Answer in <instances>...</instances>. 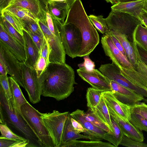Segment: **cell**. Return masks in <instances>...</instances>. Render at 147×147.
<instances>
[{
	"label": "cell",
	"instance_id": "cell-54",
	"mask_svg": "<svg viewBox=\"0 0 147 147\" xmlns=\"http://www.w3.org/2000/svg\"><path fill=\"white\" fill-rule=\"evenodd\" d=\"M77 0H67V3L68 4L70 8L74 3Z\"/></svg>",
	"mask_w": 147,
	"mask_h": 147
},
{
	"label": "cell",
	"instance_id": "cell-19",
	"mask_svg": "<svg viewBox=\"0 0 147 147\" xmlns=\"http://www.w3.org/2000/svg\"><path fill=\"white\" fill-rule=\"evenodd\" d=\"M108 107L110 115L118 123L124 136L138 142H143L144 138L142 131L138 129L130 122H128L123 120L112 109Z\"/></svg>",
	"mask_w": 147,
	"mask_h": 147
},
{
	"label": "cell",
	"instance_id": "cell-25",
	"mask_svg": "<svg viewBox=\"0 0 147 147\" xmlns=\"http://www.w3.org/2000/svg\"><path fill=\"white\" fill-rule=\"evenodd\" d=\"M89 109L101 121L106 124L113 133L110 114L108 107L102 96L97 106L92 109Z\"/></svg>",
	"mask_w": 147,
	"mask_h": 147
},
{
	"label": "cell",
	"instance_id": "cell-42",
	"mask_svg": "<svg viewBox=\"0 0 147 147\" xmlns=\"http://www.w3.org/2000/svg\"><path fill=\"white\" fill-rule=\"evenodd\" d=\"M50 63L44 57L39 56L34 66L38 78L45 71Z\"/></svg>",
	"mask_w": 147,
	"mask_h": 147
},
{
	"label": "cell",
	"instance_id": "cell-28",
	"mask_svg": "<svg viewBox=\"0 0 147 147\" xmlns=\"http://www.w3.org/2000/svg\"><path fill=\"white\" fill-rule=\"evenodd\" d=\"M59 147H115L110 143L100 140H72L61 144Z\"/></svg>",
	"mask_w": 147,
	"mask_h": 147
},
{
	"label": "cell",
	"instance_id": "cell-44",
	"mask_svg": "<svg viewBox=\"0 0 147 147\" xmlns=\"http://www.w3.org/2000/svg\"><path fill=\"white\" fill-rule=\"evenodd\" d=\"M0 82L7 98L8 100L11 99L12 97V94L7 75H0Z\"/></svg>",
	"mask_w": 147,
	"mask_h": 147
},
{
	"label": "cell",
	"instance_id": "cell-21",
	"mask_svg": "<svg viewBox=\"0 0 147 147\" xmlns=\"http://www.w3.org/2000/svg\"><path fill=\"white\" fill-rule=\"evenodd\" d=\"M145 0H136L126 2H118L111 7V10L125 13L138 18L142 11Z\"/></svg>",
	"mask_w": 147,
	"mask_h": 147
},
{
	"label": "cell",
	"instance_id": "cell-35",
	"mask_svg": "<svg viewBox=\"0 0 147 147\" xmlns=\"http://www.w3.org/2000/svg\"><path fill=\"white\" fill-rule=\"evenodd\" d=\"M110 116L113 131V134H111V144L117 147L120 145L124 135L116 120L111 115Z\"/></svg>",
	"mask_w": 147,
	"mask_h": 147
},
{
	"label": "cell",
	"instance_id": "cell-37",
	"mask_svg": "<svg viewBox=\"0 0 147 147\" xmlns=\"http://www.w3.org/2000/svg\"><path fill=\"white\" fill-rule=\"evenodd\" d=\"M0 22L2 23L6 31L24 47V41L23 36L21 35L4 18L1 16H0Z\"/></svg>",
	"mask_w": 147,
	"mask_h": 147
},
{
	"label": "cell",
	"instance_id": "cell-32",
	"mask_svg": "<svg viewBox=\"0 0 147 147\" xmlns=\"http://www.w3.org/2000/svg\"><path fill=\"white\" fill-rule=\"evenodd\" d=\"M23 20L38 22V19L29 10L22 7L10 6L5 9Z\"/></svg>",
	"mask_w": 147,
	"mask_h": 147
},
{
	"label": "cell",
	"instance_id": "cell-8",
	"mask_svg": "<svg viewBox=\"0 0 147 147\" xmlns=\"http://www.w3.org/2000/svg\"><path fill=\"white\" fill-rule=\"evenodd\" d=\"M38 22L50 46V63H65L66 54L60 34L54 35L45 23L39 19Z\"/></svg>",
	"mask_w": 147,
	"mask_h": 147
},
{
	"label": "cell",
	"instance_id": "cell-47",
	"mask_svg": "<svg viewBox=\"0 0 147 147\" xmlns=\"http://www.w3.org/2000/svg\"><path fill=\"white\" fill-rule=\"evenodd\" d=\"M26 31L29 34L33 41L38 47L39 51H40L44 36H42L39 35L34 34L30 31Z\"/></svg>",
	"mask_w": 147,
	"mask_h": 147
},
{
	"label": "cell",
	"instance_id": "cell-49",
	"mask_svg": "<svg viewBox=\"0 0 147 147\" xmlns=\"http://www.w3.org/2000/svg\"><path fill=\"white\" fill-rule=\"evenodd\" d=\"M71 121L72 125L76 131L80 133L85 131V129L81 123L71 117Z\"/></svg>",
	"mask_w": 147,
	"mask_h": 147
},
{
	"label": "cell",
	"instance_id": "cell-58",
	"mask_svg": "<svg viewBox=\"0 0 147 147\" xmlns=\"http://www.w3.org/2000/svg\"><path fill=\"white\" fill-rule=\"evenodd\" d=\"M145 102L147 104V99H146L145 100Z\"/></svg>",
	"mask_w": 147,
	"mask_h": 147
},
{
	"label": "cell",
	"instance_id": "cell-1",
	"mask_svg": "<svg viewBox=\"0 0 147 147\" xmlns=\"http://www.w3.org/2000/svg\"><path fill=\"white\" fill-rule=\"evenodd\" d=\"M38 80L41 95L57 101L68 97L77 84L74 70L65 63H50Z\"/></svg>",
	"mask_w": 147,
	"mask_h": 147
},
{
	"label": "cell",
	"instance_id": "cell-16",
	"mask_svg": "<svg viewBox=\"0 0 147 147\" xmlns=\"http://www.w3.org/2000/svg\"><path fill=\"white\" fill-rule=\"evenodd\" d=\"M111 91L115 96L122 103L129 105L135 104L144 100V97L133 90L111 80Z\"/></svg>",
	"mask_w": 147,
	"mask_h": 147
},
{
	"label": "cell",
	"instance_id": "cell-14",
	"mask_svg": "<svg viewBox=\"0 0 147 147\" xmlns=\"http://www.w3.org/2000/svg\"><path fill=\"white\" fill-rule=\"evenodd\" d=\"M47 0H9L7 7L12 6L29 10L37 19L45 22Z\"/></svg>",
	"mask_w": 147,
	"mask_h": 147
},
{
	"label": "cell",
	"instance_id": "cell-50",
	"mask_svg": "<svg viewBox=\"0 0 147 147\" xmlns=\"http://www.w3.org/2000/svg\"><path fill=\"white\" fill-rule=\"evenodd\" d=\"M136 46L141 61L147 65V51L143 49L137 44Z\"/></svg>",
	"mask_w": 147,
	"mask_h": 147
},
{
	"label": "cell",
	"instance_id": "cell-6",
	"mask_svg": "<svg viewBox=\"0 0 147 147\" xmlns=\"http://www.w3.org/2000/svg\"><path fill=\"white\" fill-rule=\"evenodd\" d=\"M59 34L66 54L72 58L78 57L82 38L79 28L72 23L59 25Z\"/></svg>",
	"mask_w": 147,
	"mask_h": 147
},
{
	"label": "cell",
	"instance_id": "cell-7",
	"mask_svg": "<svg viewBox=\"0 0 147 147\" xmlns=\"http://www.w3.org/2000/svg\"><path fill=\"white\" fill-rule=\"evenodd\" d=\"M69 114L68 111L61 113L56 110L51 113H41L44 123L54 147H59L61 144L64 127Z\"/></svg>",
	"mask_w": 147,
	"mask_h": 147
},
{
	"label": "cell",
	"instance_id": "cell-48",
	"mask_svg": "<svg viewBox=\"0 0 147 147\" xmlns=\"http://www.w3.org/2000/svg\"><path fill=\"white\" fill-rule=\"evenodd\" d=\"M105 34L109 35L115 47L123 54L125 55V51L118 40L109 31Z\"/></svg>",
	"mask_w": 147,
	"mask_h": 147
},
{
	"label": "cell",
	"instance_id": "cell-26",
	"mask_svg": "<svg viewBox=\"0 0 147 147\" xmlns=\"http://www.w3.org/2000/svg\"><path fill=\"white\" fill-rule=\"evenodd\" d=\"M71 117L69 114L64 127L61 144L81 139L90 140L89 136L81 134L74 129L71 124Z\"/></svg>",
	"mask_w": 147,
	"mask_h": 147
},
{
	"label": "cell",
	"instance_id": "cell-39",
	"mask_svg": "<svg viewBox=\"0 0 147 147\" xmlns=\"http://www.w3.org/2000/svg\"><path fill=\"white\" fill-rule=\"evenodd\" d=\"M0 130L1 134L0 137L19 140H24L27 139L13 133L7 126L6 123H0Z\"/></svg>",
	"mask_w": 147,
	"mask_h": 147
},
{
	"label": "cell",
	"instance_id": "cell-38",
	"mask_svg": "<svg viewBox=\"0 0 147 147\" xmlns=\"http://www.w3.org/2000/svg\"><path fill=\"white\" fill-rule=\"evenodd\" d=\"M30 141L19 140L0 137V147H29Z\"/></svg>",
	"mask_w": 147,
	"mask_h": 147
},
{
	"label": "cell",
	"instance_id": "cell-30",
	"mask_svg": "<svg viewBox=\"0 0 147 147\" xmlns=\"http://www.w3.org/2000/svg\"><path fill=\"white\" fill-rule=\"evenodd\" d=\"M139 25L133 35V40L140 47L147 51V28Z\"/></svg>",
	"mask_w": 147,
	"mask_h": 147
},
{
	"label": "cell",
	"instance_id": "cell-41",
	"mask_svg": "<svg viewBox=\"0 0 147 147\" xmlns=\"http://www.w3.org/2000/svg\"><path fill=\"white\" fill-rule=\"evenodd\" d=\"M129 106L131 112L140 114L147 120V103L140 102Z\"/></svg>",
	"mask_w": 147,
	"mask_h": 147
},
{
	"label": "cell",
	"instance_id": "cell-20",
	"mask_svg": "<svg viewBox=\"0 0 147 147\" xmlns=\"http://www.w3.org/2000/svg\"><path fill=\"white\" fill-rule=\"evenodd\" d=\"M46 7L47 11L53 17L61 24H64L65 19L70 9L66 2L48 0Z\"/></svg>",
	"mask_w": 147,
	"mask_h": 147
},
{
	"label": "cell",
	"instance_id": "cell-55",
	"mask_svg": "<svg viewBox=\"0 0 147 147\" xmlns=\"http://www.w3.org/2000/svg\"><path fill=\"white\" fill-rule=\"evenodd\" d=\"M107 3H110L114 5L119 2V0H105Z\"/></svg>",
	"mask_w": 147,
	"mask_h": 147
},
{
	"label": "cell",
	"instance_id": "cell-27",
	"mask_svg": "<svg viewBox=\"0 0 147 147\" xmlns=\"http://www.w3.org/2000/svg\"><path fill=\"white\" fill-rule=\"evenodd\" d=\"M8 78L12 98L15 107L18 112L22 114L21 106L28 102L24 96L18 84L11 76L9 77Z\"/></svg>",
	"mask_w": 147,
	"mask_h": 147
},
{
	"label": "cell",
	"instance_id": "cell-57",
	"mask_svg": "<svg viewBox=\"0 0 147 147\" xmlns=\"http://www.w3.org/2000/svg\"><path fill=\"white\" fill-rule=\"evenodd\" d=\"M136 0H119V2H126Z\"/></svg>",
	"mask_w": 147,
	"mask_h": 147
},
{
	"label": "cell",
	"instance_id": "cell-31",
	"mask_svg": "<svg viewBox=\"0 0 147 147\" xmlns=\"http://www.w3.org/2000/svg\"><path fill=\"white\" fill-rule=\"evenodd\" d=\"M104 91L93 87L88 88L86 97L87 107L89 109H92L97 106L100 101L102 93Z\"/></svg>",
	"mask_w": 147,
	"mask_h": 147
},
{
	"label": "cell",
	"instance_id": "cell-53",
	"mask_svg": "<svg viewBox=\"0 0 147 147\" xmlns=\"http://www.w3.org/2000/svg\"><path fill=\"white\" fill-rule=\"evenodd\" d=\"M9 0H0V11L5 9L8 5Z\"/></svg>",
	"mask_w": 147,
	"mask_h": 147
},
{
	"label": "cell",
	"instance_id": "cell-23",
	"mask_svg": "<svg viewBox=\"0 0 147 147\" xmlns=\"http://www.w3.org/2000/svg\"><path fill=\"white\" fill-rule=\"evenodd\" d=\"M128 80L133 84L144 90L147 93V65L140 62L136 69L130 74Z\"/></svg>",
	"mask_w": 147,
	"mask_h": 147
},
{
	"label": "cell",
	"instance_id": "cell-29",
	"mask_svg": "<svg viewBox=\"0 0 147 147\" xmlns=\"http://www.w3.org/2000/svg\"><path fill=\"white\" fill-rule=\"evenodd\" d=\"M1 16L6 20L22 36L24 27L22 20L8 10L4 9L0 12Z\"/></svg>",
	"mask_w": 147,
	"mask_h": 147
},
{
	"label": "cell",
	"instance_id": "cell-3",
	"mask_svg": "<svg viewBox=\"0 0 147 147\" xmlns=\"http://www.w3.org/2000/svg\"><path fill=\"white\" fill-rule=\"evenodd\" d=\"M0 123L11 125L30 142L29 147H41L37 136L22 113L16 110L12 98L8 100L0 85Z\"/></svg>",
	"mask_w": 147,
	"mask_h": 147
},
{
	"label": "cell",
	"instance_id": "cell-18",
	"mask_svg": "<svg viewBox=\"0 0 147 147\" xmlns=\"http://www.w3.org/2000/svg\"><path fill=\"white\" fill-rule=\"evenodd\" d=\"M107 106L112 109L124 121L130 122L131 112L129 105L119 100L111 90H105L102 94Z\"/></svg>",
	"mask_w": 147,
	"mask_h": 147
},
{
	"label": "cell",
	"instance_id": "cell-43",
	"mask_svg": "<svg viewBox=\"0 0 147 147\" xmlns=\"http://www.w3.org/2000/svg\"><path fill=\"white\" fill-rule=\"evenodd\" d=\"M120 145L128 147H147V144L136 141L124 136Z\"/></svg>",
	"mask_w": 147,
	"mask_h": 147
},
{
	"label": "cell",
	"instance_id": "cell-5",
	"mask_svg": "<svg viewBox=\"0 0 147 147\" xmlns=\"http://www.w3.org/2000/svg\"><path fill=\"white\" fill-rule=\"evenodd\" d=\"M22 113L38 139L42 147H54L52 139L46 127L41 113L28 102L21 107Z\"/></svg>",
	"mask_w": 147,
	"mask_h": 147
},
{
	"label": "cell",
	"instance_id": "cell-22",
	"mask_svg": "<svg viewBox=\"0 0 147 147\" xmlns=\"http://www.w3.org/2000/svg\"><path fill=\"white\" fill-rule=\"evenodd\" d=\"M26 59L24 62L27 65L34 67L39 55V51L31 37L24 29L23 35Z\"/></svg>",
	"mask_w": 147,
	"mask_h": 147
},
{
	"label": "cell",
	"instance_id": "cell-52",
	"mask_svg": "<svg viewBox=\"0 0 147 147\" xmlns=\"http://www.w3.org/2000/svg\"><path fill=\"white\" fill-rule=\"evenodd\" d=\"M7 72L5 66L3 62L0 60V75H7Z\"/></svg>",
	"mask_w": 147,
	"mask_h": 147
},
{
	"label": "cell",
	"instance_id": "cell-51",
	"mask_svg": "<svg viewBox=\"0 0 147 147\" xmlns=\"http://www.w3.org/2000/svg\"><path fill=\"white\" fill-rule=\"evenodd\" d=\"M138 17L141 20L143 25L147 28V11L143 9L139 15Z\"/></svg>",
	"mask_w": 147,
	"mask_h": 147
},
{
	"label": "cell",
	"instance_id": "cell-46",
	"mask_svg": "<svg viewBox=\"0 0 147 147\" xmlns=\"http://www.w3.org/2000/svg\"><path fill=\"white\" fill-rule=\"evenodd\" d=\"M84 61L82 63L78 65L79 68L84 67L88 70L95 69V63L90 59L88 55L84 57Z\"/></svg>",
	"mask_w": 147,
	"mask_h": 147
},
{
	"label": "cell",
	"instance_id": "cell-4",
	"mask_svg": "<svg viewBox=\"0 0 147 147\" xmlns=\"http://www.w3.org/2000/svg\"><path fill=\"white\" fill-rule=\"evenodd\" d=\"M109 30L125 35L133 43V35L137 27L143 25L141 20L127 13L111 10L105 18Z\"/></svg>",
	"mask_w": 147,
	"mask_h": 147
},
{
	"label": "cell",
	"instance_id": "cell-12",
	"mask_svg": "<svg viewBox=\"0 0 147 147\" xmlns=\"http://www.w3.org/2000/svg\"><path fill=\"white\" fill-rule=\"evenodd\" d=\"M99 70L110 81L113 80L147 98V93L135 86L123 76L119 68L113 63L101 65Z\"/></svg>",
	"mask_w": 147,
	"mask_h": 147
},
{
	"label": "cell",
	"instance_id": "cell-10",
	"mask_svg": "<svg viewBox=\"0 0 147 147\" xmlns=\"http://www.w3.org/2000/svg\"><path fill=\"white\" fill-rule=\"evenodd\" d=\"M0 60L4 64L7 74L20 85L24 88L21 62L2 43L0 42Z\"/></svg>",
	"mask_w": 147,
	"mask_h": 147
},
{
	"label": "cell",
	"instance_id": "cell-56",
	"mask_svg": "<svg viewBox=\"0 0 147 147\" xmlns=\"http://www.w3.org/2000/svg\"><path fill=\"white\" fill-rule=\"evenodd\" d=\"M143 9L144 10L147 11V0H145Z\"/></svg>",
	"mask_w": 147,
	"mask_h": 147
},
{
	"label": "cell",
	"instance_id": "cell-36",
	"mask_svg": "<svg viewBox=\"0 0 147 147\" xmlns=\"http://www.w3.org/2000/svg\"><path fill=\"white\" fill-rule=\"evenodd\" d=\"M131 112L130 123L140 131L147 132V120L140 114Z\"/></svg>",
	"mask_w": 147,
	"mask_h": 147
},
{
	"label": "cell",
	"instance_id": "cell-59",
	"mask_svg": "<svg viewBox=\"0 0 147 147\" xmlns=\"http://www.w3.org/2000/svg\"></svg>",
	"mask_w": 147,
	"mask_h": 147
},
{
	"label": "cell",
	"instance_id": "cell-33",
	"mask_svg": "<svg viewBox=\"0 0 147 147\" xmlns=\"http://www.w3.org/2000/svg\"><path fill=\"white\" fill-rule=\"evenodd\" d=\"M88 17L93 25L99 32L105 34L109 31L107 23L103 16L90 14Z\"/></svg>",
	"mask_w": 147,
	"mask_h": 147
},
{
	"label": "cell",
	"instance_id": "cell-40",
	"mask_svg": "<svg viewBox=\"0 0 147 147\" xmlns=\"http://www.w3.org/2000/svg\"><path fill=\"white\" fill-rule=\"evenodd\" d=\"M22 21L24 30L42 36H44L38 22L23 20Z\"/></svg>",
	"mask_w": 147,
	"mask_h": 147
},
{
	"label": "cell",
	"instance_id": "cell-11",
	"mask_svg": "<svg viewBox=\"0 0 147 147\" xmlns=\"http://www.w3.org/2000/svg\"><path fill=\"white\" fill-rule=\"evenodd\" d=\"M102 47L106 56L109 57L119 69L123 68L132 71L134 67L126 56L115 46L110 36L104 34L101 40Z\"/></svg>",
	"mask_w": 147,
	"mask_h": 147
},
{
	"label": "cell",
	"instance_id": "cell-24",
	"mask_svg": "<svg viewBox=\"0 0 147 147\" xmlns=\"http://www.w3.org/2000/svg\"><path fill=\"white\" fill-rule=\"evenodd\" d=\"M119 41L125 53V56L134 68L136 67L138 63L135 53L133 44L130 42L124 34L109 30Z\"/></svg>",
	"mask_w": 147,
	"mask_h": 147
},
{
	"label": "cell",
	"instance_id": "cell-34",
	"mask_svg": "<svg viewBox=\"0 0 147 147\" xmlns=\"http://www.w3.org/2000/svg\"><path fill=\"white\" fill-rule=\"evenodd\" d=\"M84 116L86 120L94 125L108 133L113 134V132L109 127L101 121L89 109L86 112H84Z\"/></svg>",
	"mask_w": 147,
	"mask_h": 147
},
{
	"label": "cell",
	"instance_id": "cell-9",
	"mask_svg": "<svg viewBox=\"0 0 147 147\" xmlns=\"http://www.w3.org/2000/svg\"><path fill=\"white\" fill-rule=\"evenodd\" d=\"M21 67L24 88L29 99L33 104L37 103L40 100L41 90L35 69L24 62H21Z\"/></svg>",
	"mask_w": 147,
	"mask_h": 147
},
{
	"label": "cell",
	"instance_id": "cell-45",
	"mask_svg": "<svg viewBox=\"0 0 147 147\" xmlns=\"http://www.w3.org/2000/svg\"><path fill=\"white\" fill-rule=\"evenodd\" d=\"M50 53V47L47 40L44 36L40 49L39 51V56L45 58L49 63V57Z\"/></svg>",
	"mask_w": 147,
	"mask_h": 147
},
{
	"label": "cell",
	"instance_id": "cell-2",
	"mask_svg": "<svg viewBox=\"0 0 147 147\" xmlns=\"http://www.w3.org/2000/svg\"><path fill=\"white\" fill-rule=\"evenodd\" d=\"M72 23L79 29L82 38L78 57L89 55L99 42V36L90 21L81 0H77L70 8L64 24Z\"/></svg>",
	"mask_w": 147,
	"mask_h": 147
},
{
	"label": "cell",
	"instance_id": "cell-13",
	"mask_svg": "<svg viewBox=\"0 0 147 147\" xmlns=\"http://www.w3.org/2000/svg\"><path fill=\"white\" fill-rule=\"evenodd\" d=\"M78 75L92 87L105 90H111V81L96 69L88 70L84 67L77 70Z\"/></svg>",
	"mask_w": 147,
	"mask_h": 147
},
{
	"label": "cell",
	"instance_id": "cell-15",
	"mask_svg": "<svg viewBox=\"0 0 147 147\" xmlns=\"http://www.w3.org/2000/svg\"><path fill=\"white\" fill-rule=\"evenodd\" d=\"M84 112L83 110L77 109L70 115L82 125L85 130L83 134L89 136L90 140L97 141L104 139L107 141L109 133L86 120L84 116Z\"/></svg>",
	"mask_w": 147,
	"mask_h": 147
},
{
	"label": "cell",
	"instance_id": "cell-17",
	"mask_svg": "<svg viewBox=\"0 0 147 147\" xmlns=\"http://www.w3.org/2000/svg\"><path fill=\"white\" fill-rule=\"evenodd\" d=\"M0 42L3 43L21 62L26 59L24 47L5 30L0 22Z\"/></svg>",
	"mask_w": 147,
	"mask_h": 147
}]
</instances>
